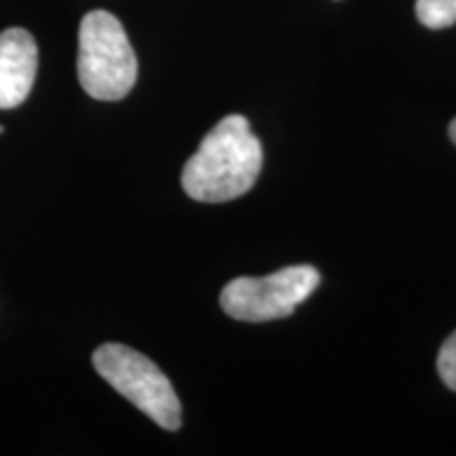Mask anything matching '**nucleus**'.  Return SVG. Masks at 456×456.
<instances>
[{"instance_id":"f257e3e1","label":"nucleus","mask_w":456,"mask_h":456,"mask_svg":"<svg viewBox=\"0 0 456 456\" xmlns=\"http://www.w3.org/2000/svg\"><path fill=\"white\" fill-rule=\"evenodd\" d=\"M262 169V144L248 118L231 114L205 135L182 171V188L201 203H224L252 191Z\"/></svg>"},{"instance_id":"f03ea898","label":"nucleus","mask_w":456,"mask_h":456,"mask_svg":"<svg viewBox=\"0 0 456 456\" xmlns=\"http://www.w3.org/2000/svg\"><path fill=\"white\" fill-rule=\"evenodd\" d=\"M78 81L94 100L117 102L138 81V57L121 21L108 11H91L78 30Z\"/></svg>"},{"instance_id":"7ed1b4c3","label":"nucleus","mask_w":456,"mask_h":456,"mask_svg":"<svg viewBox=\"0 0 456 456\" xmlns=\"http://www.w3.org/2000/svg\"><path fill=\"white\" fill-rule=\"evenodd\" d=\"M91 359L102 379L125 399H129L135 408L151 416L159 427H163L165 431L180 429V399L157 363L118 342L98 346Z\"/></svg>"},{"instance_id":"20e7f679","label":"nucleus","mask_w":456,"mask_h":456,"mask_svg":"<svg viewBox=\"0 0 456 456\" xmlns=\"http://www.w3.org/2000/svg\"><path fill=\"white\" fill-rule=\"evenodd\" d=\"M322 275L315 266H288L266 277H237L222 289L220 305L239 322H273L289 317L315 292Z\"/></svg>"},{"instance_id":"39448f33","label":"nucleus","mask_w":456,"mask_h":456,"mask_svg":"<svg viewBox=\"0 0 456 456\" xmlns=\"http://www.w3.org/2000/svg\"><path fill=\"white\" fill-rule=\"evenodd\" d=\"M38 68V49L24 28L0 32V110L21 106L30 95Z\"/></svg>"},{"instance_id":"423d86ee","label":"nucleus","mask_w":456,"mask_h":456,"mask_svg":"<svg viewBox=\"0 0 456 456\" xmlns=\"http://www.w3.org/2000/svg\"><path fill=\"white\" fill-rule=\"evenodd\" d=\"M416 17L431 30L456 24V0H416Z\"/></svg>"},{"instance_id":"0eeeda50","label":"nucleus","mask_w":456,"mask_h":456,"mask_svg":"<svg viewBox=\"0 0 456 456\" xmlns=\"http://www.w3.org/2000/svg\"><path fill=\"white\" fill-rule=\"evenodd\" d=\"M437 372L448 389L456 391V330L448 336L437 355Z\"/></svg>"},{"instance_id":"6e6552de","label":"nucleus","mask_w":456,"mask_h":456,"mask_svg":"<svg viewBox=\"0 0 456 456\" xmlns=\"http://www.w3.org/2000/svg\"><path fill=\"white\" fill-rule=\"evenodd\" d=\"M448 135H450V140H452L454 144H456V118H454L452 123H450V127H448Z\"/></svg>"},{"instance_id":"1a4fd4ad","label":"nucleus","mask_w":456,"mask_h":456,"mask_svg":"<svg viewBox=\"0 0 456 456\" xmlns=\"http://www.w3.org/2000/svg\"><path fill=\"white\" fill-rule=\"evenodd\" d=\"M0 135H4V127H3V125H0Z\"/></svg>"}]
</instances>
